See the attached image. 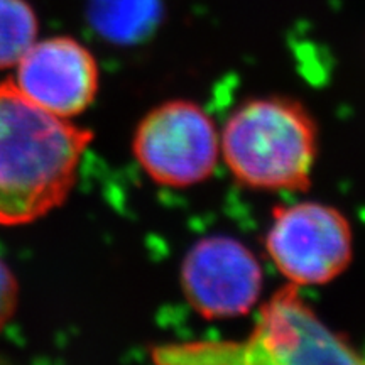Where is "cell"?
I'll return each mask as SVG.
<instances>
[{
    "label": "cell",
    "mask_w": 365,
    "mask_h": 365,
    "mask_svg": "<svg viewBox=\"0 0 365 365\" xmlns=\"http://www.w3.org/2000/svg\"><path fill=\"white\" fill-rule=\"evenodd\" d=\"M91 130L0 83V225H24L66 202Z\"/></svg>",
    "instance_id": "6da1fadb"
},
{
    "label": "cell",
    "mask_w": 365,
    "mask_h": 365,
    "mask_svg": "<svg viewBox=\"0 0 365 365\" xmlns=\"http://www.w3.org/2000/svg\"><path fill=\"white\" fill-rule=\"evenodd\" d=\"M220 154L247 188L304 191L312 186L318 158V125L294 98L247 100L220 130Z\"/></svg>",
    "instance_id": "7a4b0ae2"
},
{
    "label": "cell",
    "mask_w": 365,
    "mask_h": 365,
    "mask_svg": "<svg viewBox=\"0 0 365 365\" xmlns=\"http://www.w3.org/2000/svg\"><path fill=\"white\" fill-rule=\"evenodd\" d=\"M159 362H259V364H360L357 350L287 284L261 308L244 341H195L161 346Z\"/></svg>",
    "instance_id": "3957f363"
},
{
    "label": "cell",
    "mask_w": 365,
    "mask_h": 365,
    "mask_svg": "<svg viewBox=\"0 0 365 365\" xmlns=\"http://www.w3.org/2000/svg\"><path fill=\"white\" fill-rule=\"evenodd\" d=\"M132 153L154 182L188 188L208 180L218 166L220 130L200 105L170 100L139 122Z\"/></svg>",
    "instance_id": "277c9868"
},
{
    "label": "cell",
    "mask_w": 365,
    "mask_h": 365,
    "mask_svg": "<svg viewBox=\"0 0 365 365\" xmlns=\"http://www.w3.org/2000/svg\"><path fill=\"white\" fill-rule=\"evenodd\" d=\"M264 245L287 284L325 286L352 262L354 232L339 208L298 202L274 208Z\"/></svg>",
    "instance_id": "5b68a950"
},
{
    "label": "cell",
    "mask_w": 365,
    "mask_h": 365,
    "mask_svg": "<svg viewBox=\"0 0 365 365\" xmlns=\"http://www.w3.org/2000/svg\"><path fill=\"white\" fill-rule=\"evenodd\" d=\"M181 289L207 319L237 318L252 312L262 294L264 272L252 250L234 237L212 235L186 252Z\"/></svg>",
    "instance_id": "8992f818"
},
{
    "label": "cell",
    "mask_w": 365,
    "mask_h": 365,
    "mask_svg": "<svg viewBox=\"0 0 365 365\" xmlns=\"http://www.w3.org/2000/svg\"><path fill=\"white\" fill-rule=\"evenodd\" d=\"M16 68L14 83L21 93L53 115H80L97 97V59L68 36L36 41Z\"/></svg>",
    "instance_id": "52a82bcc"
},
{
    "label": "cell",
    "mask_w": 365,
    "mask_h": 365,
    "mask_svg": "<svg viewBox=\"0 0 365 365\" xmlns=\"http://www.w3.org/2000/svg\"><path fill=\"white\" fill-rule=\"evenodd\" d=\"M86 16L93 31L115 44L148 38L161 21V0H88Z\"/></svg>",
    "instance_id": "ba28073f"
},
{
    "label": "cell",
    "mask_w": 365,
    "mask_h": 365,
    "mask_svg": "<svg viewBox=\"0 0 365 365\" xmlns=\"http://www.w3.org/2000/svg\"><path fill=\"white\" fill-rule=\"evenodd\" d=\"M38 17L26 0H0V70L19 65L38 38Z\"/></svg>",
    "instance_id": "9c48e42d"
},
{
    "label": "cell",
    "mask_w": 365,
    "mask_h": 365,
    "mask_svg": "<svg viewBox=\"0 0 365 365\" xmlns=\"http://www.w3.org/2000/svg\"><path fill=\"white\" fill-rule=\"evenodd\" d=\"M19 303V284L6 262L0 261V330L11 322Z\"/></svg>",
    "instance_id": "30bf717a"
}]
</instances>
